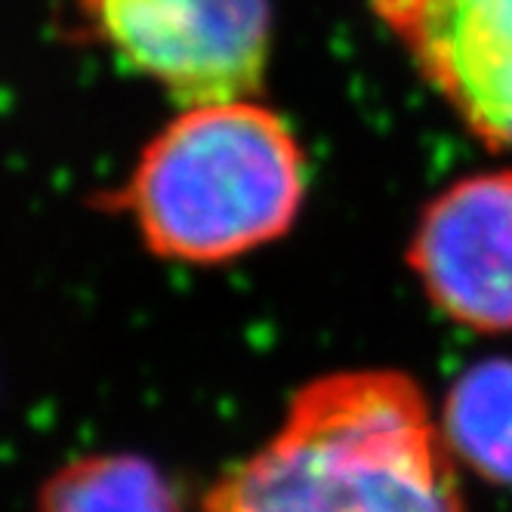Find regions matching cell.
Masks as SVG:
<instances>
[{
  "label": "cell",
  "instance_id": "cell-1",
  "mask_svg": "<svg viewBox=\"0 0 512 512\" xmlns=\"http://www.w3.org/2000/svg\"><path fill=\"white\" fill-rule=\"evenodd\" d=\"M201 512H466L457 457L420 383L364 368L309 380L269 442Z\"/></svg>",
  "mask_w": 512,
  "mask_h": 512
},
{
  "label": "cell",
  "instance_id": "cell-2",
  "mask_svg": "<svg viewBox=\"0 0 512 512\" xmlns=\"http://www.w3.org/2000/svg\"><path fill=\"white\" fill-rule=\"evenodd\" d=\"M306 158L284 118L256 99L182 105L112 198L152 253L229 263L297 223Z\"/></svg>",
  "mask_w": 512,
  "mask_h": 512
},
{
  "label": "cell",
  "instance_id": "cell-3",
  "mask_svg": "<svg viewBox=\"0 0 512 512\" xmlns=\"http://www.w3.org/2000/svg\"><path fill=\"white\" fill-rule=\"evenodd\" d=\"M93 38L176 102L256 99L269 0H78Z\"/></svg>",
  "mask_w": 512,
  "mask_h": 512
},
{
  "label": "cell",
  "instance_id": "cell-4",
  "mask_svg": "<svg viewBox=\"0 0 512 512\" xmlns=\"http://www.w3.org/2000/svg\"><path fill=\"white\" fill-rule=\"evenodd\" d=\"M408 266L454 324L512 334V170L472 173L435 195L411 235Z\"/></svg>",
  "mask_w": 512,
  "mask_h": 512
},
{
  "label": "cell",
  "instance_id": "cell-5",
  "mask_svg": "<svg viewBox=\"0 0 512 512\" xmlns=\"http://www.w3.org/2000/svg\"><path fill=\"white\" fill-rule=\"evenodd\" d=\"M371 13L475 139L512 152V0H371Z\"/></svg>",
  "mask_w": 512,
  "mask_h": 512
},
{
  "label": "cell",
  "instance_id": "cell-6",
  "mask_svg": "<svg viewBox=\"0 0 512 512\" xmlns=\"http://www.w3.org/2000/svg\"><path fill=\"white\" fill-rule=\"evenodd\" d=\"M442 432L457 463L485 482L512 488V361H482L454 380Z\"/></svg>",
  "mask_w": 512,
  "mask_h": 512
},
{
  "label": "cell",
  "instance_id": "cell-7",
  "mask_svg": "<svg viewBox=\"0 0 512 512\" xmlns=\"http://www.w3.org/2000/svg\"><path fill=\"white\" fill-rule=\"evenodd\" d=\"M38 512H179V497L152 460L90 454L47 475Z\"/></svg>",
  "mask_w": 512,
  "mask_h": 512
}]
</instances>
